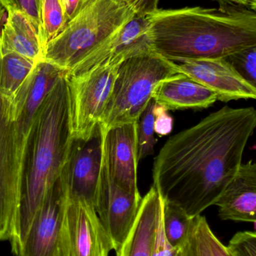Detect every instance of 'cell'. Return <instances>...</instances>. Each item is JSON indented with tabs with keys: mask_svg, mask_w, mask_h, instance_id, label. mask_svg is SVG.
Masks as SVG:
<instances>
[{
	"mask_svg": "<svg viewBox=\"0 0 256 256\" xmlns=\"http://www.w3.org/2000/svg\"><path fill=\"white\" fill-rule=\"evenodd\" d=\"M0 34V54L15 52L33 61L43 60L45 48L39 32L27 16L9 10Z\"/></svg>",
	"mask_w": 256,
	"mask_h": 256,
	"instance_id": "d6986e66",
	"label": "cell"
},
{
	"mask_svg": "<svg viewBox=\"0 0 256 256\" xmlns=\"http://www.w3.org/2000/svg\"><path fill=\"white\" fill-rule=\"evenodd\" d=\"M42 42L44 48L50 40L60 34L67 24L62 0H42ZM45 55V54H44Z\"/></svg>",
	"mask_w": 256,
	"mask_h": 256,
	"instance_id": "7402d4cb",
	"label": "cell"
},
{
	"mask_svg": "<svg viewBox=\"0 0 256 256\" xmlns=\"http://www.w3.org/2000/svg\"><path fill=\"white\" fill-rule=\"evenodd\" d=\"M255 127V108L225 106L170 137L153 162L162 201L190 218L213 206L237 174Z\"/></svg>",
	"mask_w": 256,
	"mask_h": 256,
	"instance_id": "6da1fadb",
	"label": "cell"
},
{
	"mask_svg": "<svg viewBox=\"0 0 256 256\" xmlns=\"http://www.w3.org/2000/svg\"><path fill=\"white\" fill-rule=\"evenodd\" d=\"M104 132L102 162L108 174L121 189L140 194L137 122L115 126Z\"/></svg>",
	"mask_w": 256,
	"mask_h": 256,
	"instance_id": "7c38bea8",
	"label": "cell"
},
{
	"mask_svg": "<svg viewBox=\"0 0 256 256\" xmlns=\"http://www.w3.org/2000/svg\"><path fill=\"white\" fill-rule=\"evenodd\" d=\"M147 18L150 48L169 61L224 58L256 46L255 12L216 8H158Z\"/></svg>",
	"mask_w": 256,
	"mask_h": 256,
	"instance_id": "7a4b0ae2",
	"label": "cell"
},
{
	"mask_svg": "<svg viewBox=\"0 0 256 256\" xmlns=\"http://www.w3.org/2000/svg\"><path fill=\"white\" fill-rule=\"evenodd\" d=\"M25 147L17 128L13 102L0 94V242L9 240L16 219Z\"/></svg>",
	"mask_w": 256,
	"mask_h": 256,
	"instance_id": "8992f818",
	"label": "cell"
},
{
	"mask_svg": "<svg viewBox=\"0 0 256 256\" xmlns=\"http://www.w3.org/2000/svg\"><path fill=\"white\" fill-rule=\"evenodd\" d=\"M100 123L87 138H72L60 180L70 198L96 206L103 158Z\"/></svg>",
	"mask_w": 256,
	"mask_h": 256,
	"instance_id": "ba28073f",
	"label": "cell"
},
{
	"mask_svg": "<svg viewBox=\"0 0 256 256\" xmlns=\"http://www.w3.org/2000/svg\"><path fill=\"white\" fill-rule=\"evenodd\" d=\"M226 249L230 256H256V233L250 231L236 233Z\"/></svg>",
	"mask_w": 256,
	"mask_h": 256,
	"instance_id": "4316f807",
	"label": "cell"
},
{
	"mask_svg": "<svg viewBox=\"0 0 256 256\" xmlns=\"http://www.w3.org/2000/svg\"><path fill=\"white\" fill-rule=\"evenodd\" d=\"M62 1H63V2H64V0H62ZM64 8V7H63Z\"/></svg>",
	"mask_w": 256,
	"mask_h": 256,
	"instance_id": "d590c367",
	"label": "cell"
},
{
	"mask_svg": "<svg viewBox=\"0 0 256 256\" xmlns=\"http://www.w3.org/2000/svg\"><path fill=\"white\" fill-rule=\"evenodd\" d=\"M72 140L67 72L42 102L26 143L19 207L9 239L15 256L36 212L60 178Z\"/></svg>",
	"mask_w": 256,
	"mask_h": 256,
	"instance_id": "3957f363",
	"label": "cell"
},
{
	"mask_svg": "<svg viewBox=\"0 0 256 256\" xmlns=\"http://www.w3.org/2000/svg\"><path fill=\"white\" fill-rule=\"evenodd\" d=\"M137 16H147L156 12L159 0H126Z\"/></svg>",
	"mask_w": 256,
	"mask_h": 256,
	"instance_id": "f546056e",
	"label": "cell"
},
{
	"mask_svg": "<svg viewBox=\"0 0 256 256\" xmlns=\"http://www.w3.org/2000/svg\"><path fill=\"white\" fill-rule=\"evenodd\" d=\"M180 73L213 91L223 102L255 99L256 88L245 80L224 58L192 60L177 63Z\"/></svg>",
	"mask_w": 256,
	"mask_h": 256,
	"instance_id": "4fadbf2b",
	"label": "cell"
},
{
	"mask_svg": "<svg viewBox=\"0 0 256 256\" xmlns=\"http://www.w3.org/2000/svg\"><path fill=\"white\" fill-rule=\"evenodd\" d=\"M218 2L219 7L234 6V7L244 8L249 10H256V0H213Z\"/></svg>",
	"mask_w": 256,
	"mask_h": 256,
	"instance_id": "d6a6232c",
	"label": "cell"
},
{
	"mask_svg": "<svg viewBox=\"0 0 256 256\" xmlns=\"http://www.w3.org/2000/svg\"><path fill=\"white\" fill-rule=\"evenodd\" d=\"M0 2L7 12L18 10L25 14L37 28L41 38L42 36V20H41L42 0H0Z\"/></svg>",
	"mask_w": 256,
	"mask_h": 256,
	"instance_id": "484cf974",
	"label": "cell"
},
{
	"mask_svg": "<svg viewBox=\"0 0 256 256\" xmlns=\"http://www.w3.org/2000/svg\"><path fill=\"white\" fill-rule=\"evenodd\" d=\"M112 242L94 207L68 196L56 256H109Z\"/></svg>",
	"mask_w": 256,
	"mask_h": 256,
	"instance_id": "9c48e42d",
	"label": "cell"
},
{
	"mask_svg": "<svg viewBox=\"0 0 256 256\" xmlns=\"http://www.w3.org/2000/svg\"><path fill=\"white\" fill-rule=\"evenodd\" d=\"M152 98L168 111L206 109L218 100L213 91L183 73L159 82L153 90Z\"/></svg>",
	"mask_w": 256,
	"mask_h": 256,
	"instance_id": "e0dca14e",
	"label": "cell"
},
{
	"mask_svg": "<svg viewBox=\"0 0 256 256\" xmlns=\"http://www.w3.org/2000/svg\"><path fill=\"white\" fill-rule=\"evenodd\" d=\"M118 66L101 64L68 75L72 138H87L102 121Z\"/></svg>",
	"mask_w": 256,
	"mask_h": 256,
	"instance_id": "52a82bcc",
	"label": "cell"
},
{
	"mask_svg": "<svg viewBox=\"0 0 256 256\" xmlns=\"http://www.w3.org/2000/svg\"><path fill=\"white\" fill-rule=\"evenodd\" d=\"M162 200L154 186L142 197L135 222L116 256H152Z\"/></svg>",
	"mask_w": 256,
	"mask_h": 256,
	"instance_id": "ac0fdd59",
	"label": "cell"
},
{
	"mask_svg": "<svg viewBox=\"0 0 256 256\" xmlns=\"http://www.w3.org/2000/svg\"><path fill=\"white\" fill-rule=\"evenodd\" d=\"M67 202V192L59 178L36 212L17 256L57 255Z\"/></svg>",
	"mask_w": 256,
	"mask_h": 256,
	"instance_id": "8fae6325",
	"label": "cell"
},
{
	"mask_svg": "<svg viewBox=\"0 0 256 256\" xmlns=\"http://www.w3.org/2000/svg\"><path fill=\"white\" fill-rule=\"evenodd\" d=\"M36 62L15 52L0 54V94L12 100Z\"/></svg>",
	"mask_w": 256,
	"mask_h": 256,
	"instance_id": "ffe728a7",
	"label": "cell"
},
{
	"mask_svg": "<svg viewBox=\"0 0 256 256\" xmlns=\"http://www.w3.org/2000/svg\"><path fill=\"white\" fill-rule=\"evenodd\" d=\"M179 248H174L170 244L165 237L162 224V212L158 222L156 238L152 256H176Z\"/></svg>",
	"mask_w": 256,
	"mask_h": 256,
	"instance_id": "83f0119b",
	"label": "cell"
},
{
	"mask_svg": "<svg viewBox=\"0 0 256 256\" xmlns=\"http://www.w3.org/2000/svg\"><path fill=\"white\" fill-rule=\"evenodd\" d=\"M84 6V0H64L63 7L67 22L76 16Z\"/></svg>",
	"mask_w": 256,
	"mask_h": 256,
	"instance_id": "1f68e13d",
	"label": "cell"
},
{
	"mask_svg": "<svg viewBox=\"0 0 256 256\" xmlns=\"http://www.w3.org/2000/svg\"><path fill=\"white\" fill-rule=\"evenodd\" d=\"M193 220L177 204L162 201L164 232L167 240L174 248H179L183 244L189 236Z\"/></svg>",
	"mask_w": 256,
	"mask_h": 256,
	"instance_id": "44dd1931",
	"label": "cell"
},
{
	"mask_svg": "<svg viewBox=\"0 0 256 256\" xmlns=\"http://www.w3.org/2000/svg\"><path fill=\"white\" fill-rule=\"evenodd\" d=\"M225 60L245 80L256 88V46L242 50Z\"/></svg>",
	"mask_w": 256,
	"mask_h": 256,
	"instance_id": "d4e9b609",
	"label": "cell"
},
{
	"mask_svg": "<svg viewBox=\"0 0 256 256\" xmlns=\"http://www.w3.org/2000/svg\"><path fill=\"white\" fill-rule=\"evenodd\" d=\"M141 194L126 192L110 177L102 162L95 210L117 251L132 228L141 206Z\"/></svg>",
	"mask_w": 256,
	"mask_h": 256,
	"instance_id": "30bf717a",
	"label": "cell"
},
{
	"mask_svg": "<svg viewBox=\"0 0 256 256\" xmlns=\"http://www.w3.org/2000/svg\"><path fill=\"white\" fill-rule=\"evenodd\" d=\"M147 30V18L135 16L68 75L79 74L101 64L118 66L126 58L151 49Z\"/></svg>",
	"mask_w": 256,
	"mask_h": 256,
	"instance_id": "9a60e30c",
	"label": "cell"
},
{
	"mask_svg": "<svg viewBox=\"0 0 256 256\" xmlns=\"http://www.w3.org/2000/svg\"><path fill=\"white\" fill-rule=\"evenodd\" d=\"M67 70L45 60L36 62L21 90L12 99L20 136L27 143L30 128L42 102Z\"/></svg>",
	"mask_w": 256,
	"mask_h": 256,
	"instance_id": "5bb4252c",
	"label": "cell"
},
{
	"mask_svg": "<svg viewBox=\"0 0 256 256\" xmlns=\"http://www.w3.org/2000/svg\"><path fill=\"white\" fill-rule=\"evenodd\" d=\"M156 102L152 98L137 122L138 161L152 155L156 141L155 138V109Z\"/></svg>",
	"mask_w": 256,
	"mask_h": 256,
	"instance_id": "cb8c5ba5",
	"label": "cell"
},
{
	"mask_svg": "<svg viewBox=\"0 0 256 256\" xmlns=\"http://www.w3.org/2000/svg\"><path fill=\"white\" fill-rule=\"evenodd\" d=\"M178 73L177 63L152 49L122 62L100 122L104 132L115 126L137 122L157 84Z\"/></svg>",
	"mask_w": 256,
	"mask_h": 256,
	"instance_id": "5b68a950",
	"label": "cell"
},
{
	"mask_svg": "<svg viewBox=\"0 0 256 256\" xmlns=\"http://www.w3.org/2000/svg\"><path fill=\"white\" fill-rule=\"evenodd\" d=\"M5 12H6V9H5V8L3 7V4H2L1 2H0V28H1L2 21H3V16H4L5 15ZM0 34H1V32H0Z\"/></svg>",
	"mask_w": 256,
	"mask_h": 256,
	"instance_id": "836d02e7",
	"label": "cell"
},
{
	"mask_svg": "<svg viewBox=\"0 0 256 256\" xmlns=\"http://www.w3.org/2000/svg\"><path fill=\"white\" fill-rule=\"evenodd\" d=\"M89 1H90V0H84V4H85L86 3H87V2H89Z\"/></svg>",
	"mask_w": 256,
	"mask_h": 256,
	"instance_id": "e575fe53",
	"label": "cell"
},
{
	"mask_svg": "<svg viewBox=\"0 0 256 256\" xmlns=\"http://www.w3.org/2000/svg\"><path fill=\"white\" fill-rule=\"evenodd\" d=\"M215 206L222 220L256 221V164L253 160L242 164Z\"/></svg>",
	"mask_w": 256,
	"mask_h": 256,
	"instance_id": "2e32d148",
	"label": "cell"
},
{
	"mask_svg": "<svg viewBox=\"0 0 256 256\" xmlns=\"http://www.w3.org/2000/svg\"><path fill=\"white\" fill-rule=\"evenodd\" d=\"M209 228L205 216H195L189 236L179 248L176 256H212L207 238Z\"/></svg>",
	"mask_w": 256,
	"mask_h": 256,
	"instance_id": "603a6c76",
	"label": "cell"
},
{
	"mask_svg": "<svg viewBox=\"0 0 256 256\" xmlns=\"http://www.w3.org/2000/svg\"><path fill=\"white\" fill-rule=\"evenodd\" d=\"M135 16L126 0H90L48 42L43 60L71 73Z\"/></svg>",
	"mask_w": 256,
	"mask_h": 256,
	"instance_id": "277c9868",
	"label": "cell"
},
{
	"mask_svg": "<svg viewBox=\"0 0 256 256\" xmlns=\"http://www.w3.org/2000/svg\"><path fill=\"white\" fill-rule=\"evenodd\" d=\"M207 238L212 256H230L227 250L226 246L216 238L210 228L207 230Z\"/></svg>",
	"mask_w": 256,
	"mask_h": 256,
	"instance_id": "4dcf8cb0",
	"label": "cell"
},
{
	"mask_svg": "<svg viewBox=\"0 0 256 256\" xmlns=\"http://www.w3.org/2000/svg\"><path fill=\"white\" fill-rule=\"evenodd\" d=\"M173 120L168 110L163 106L156 105L155 109V132L161 136L167 135L172 130Z\"/></svg>",
	"mask_w": 256,
	"mask_h": 256,
	"instance_id": "f1b7e54d",
	"label": "cell"
}]
</instances>
